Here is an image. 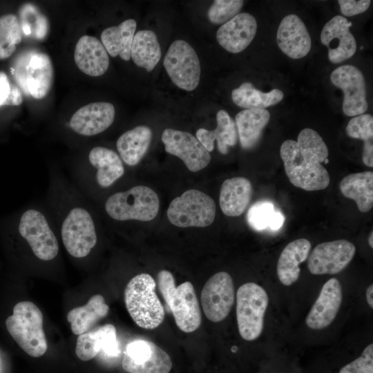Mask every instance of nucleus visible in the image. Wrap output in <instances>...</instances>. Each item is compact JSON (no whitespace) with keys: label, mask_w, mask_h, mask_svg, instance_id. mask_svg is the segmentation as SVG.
Returning <instances> with one entry per match:
<instances>
[{"label":"nucleus","mask_w":373,"mask_h":373,"mask_svg":"<svg viewBox=\"0 0 373 373\" xmlns=\"http://www.w3.org/2000/svg\"><path fill=\"white\" fill-rule=\"evenodd\" d=\"M90 202L59 169H49L44 204L66 251L75 259L87 258L98 242V222Z\"/></svg>","instance_id":"1"},{"label":"nucleus","mask_w":373,"mask_h":373,"mask_svg":"<svg viewBox=\"0 0 373 373\" xmlns=\"http://www.w3.org/2000/svg\"><path fill=\"white\" fill-rule=\"evenodd\" d=\"M280 155L290 182L307 191L326 189L330 177L322 163L327 159V146L321 135L309 128L303 129L297 140H287L280 146Z\"/></svg>","instance_id":"2"},{"label":"nucleus","mask_w":373,"mask_h":373,"mask_svg":"<svg viewBox=\"0 0 373 373\" xmlns=\"http://www.w3.org/2000/svg\"><path fill=\"white\" fill-rule=\"evenodd\" d=\"M70 169L71 182L90 201L125 175L124 163L115 151L96 146Z\"/></svg>","instance_id":"3"},{"label":"nucleus","mask_w":373,"mask_h":373,"mask_svg":"<svg viewBox=\"0 0 373 373\" xmlns=\"http://www.w3.org/2000/svg\"><path fill=\"white\" fill-rule=\"evenodd\" d=\"M159 207L157 193L142 185L115 192L103 202L105 213L117 222L150 221L157 215Z\"/></svg>","instance_id":"4"},{"label":"nucleus","mask_w":373,"mask_h":373,"mask_svg":"<svg viewBox=\"0 0 373 373\" xmlns=\"http://www.w3.org/2000/svg\"><path fill=\"white\" fill-rule=\"evenodd\" d=\"M124 301L128 312L140 327L153 329L164 321V309L155 293V282L148 274L132 278L125 288Z\"/></svg>","instance_id":"5"},{"label":"nucleus","mask_w":373,"mask_h":373,"mask_svg":"<svg viewBox=\"0 0 373 373\" xmlns=\"http://www.w3.org/2000/svg\"><path fill=\"white\" fill-rule=\"evenodd\" d=\"M157 283L178 328L186 333L196 330L202 317L193 285L186 281L176 287L173 274L167 270L158 273Z\"/></svg>","instance_id":"6"},{"label":"nucleus","mask_w":373,"mask_h":373,"mask_svg":"<svg viewBox=\"0 0 373 373\" xmlns=\"http://www.w3.org/2000/svg\"><path fill=\"white\" fill-rule=\"evenodd\" d=\"M6 328L18 345L29 356L40 357L48 348L43 329V314L30 301H21L6 321Z\"/></svg>","instance_id":"7"},{"label":"nucleus","mask_w":373,"mask_h":373,"mask_svg":"<svg viewBox=\"0 0 373 373\" xmlns=\"http://www.w3.org/2000/svg\"><path fill=\"white\" fill-rule=\"evenodd\" d=\"M11 70L27 95L41 99L49 93L53 83V67L47 54L33 50L26 52Z\"/></svg>","instance_id":"8"},{"label":"nucleus","mask_w":373,"mask_h":373,"mask_svg":"<svg viewBox=\"0 0 373 373\" xmlns=\"http://www.w3.org/2000/svg\"><path fill=\"white\" fill-rule=\"evenodd\" d=\"M269 296L254 283L241 285L236 293V318L240 336L246 341L258 338L263 329Z\"/></svg>","instance_id":"9"},{"label":"nucleus","mask_w":373,"mask_h":373,"mask_svg":"<svg viewBox=\"0 0 373 373\" xmlns=\"http://www.w3.org/2000/svg\"><path fill=\"white\" fill-rule=\"evenodd\" d=\"M213 200L206 193L190 189L173 199L167 210L169 220L179 227H205L216 217Z\"/></svg>","instance_id":"10"},{"label":"nucleus","mask_w":373,"mask_h":373,"mask_svg":"<svg viewBox=\"0 0 373 373\" xmlns=\"http://www.w3.org/2000/svg\"><path fill=\"white\" fill-rule=\"evenodd\" d=\"M163 62L169 77L178 88L192 91L198 86L201 73L200 61L189 43L181 39L174 41Z\"/></svg>","instance_id":"11"},{"label":"nucleus","mask_w":373,"mask_h":373,"mask_svg":"<svg viewBox=\"0 0 373 373\" xmlns=\"http://www.w3.org/2000/svg\"><path fill=\"white\" fill-rule=\"evenodd\" d=\"M122 367L130 373H169L172 361L169 354L155 343L137 339L126 345Z\"/></svg>","instance_id":"12"},{"label":"nucleus","mask_w":373,"mask_h":373,"mask_svg":"<svg viewBox=\"0 0 373 373\" xmlns=\"http://www.w3.org/2000/svg\"><path fill=\"white\" fill-rule=\"evenodd\" d=\"M200 300L204 315L210 321L224 320L235 300L234 285L230 274L220 271L213 275L204 285Z\"/></svg>","instance_id":"13"},{"label":"nucleus","mask_w":373,"mask_h":373,"mask_svg":"<svg viewBox=\"0 0 373 373\" xmlns=\"http://www.w3.org/2000/svg\"><path fill=\"white\" fill-rule=\"evenodd\" d=\"M331 82L344 93L343 112L349 117L363 114L368 108L366 86L361 71L352 65H343L332 71Z\"/></svg>","instance_id":"14"},{"label":"nucleus","mask_w":373,"mask_h":373,"mask_svg":"<svg viewBox=\"0 0 373 373\" xmlns=\"http://www.w3.org/2000/svg\"><path fill=\"white\" fill-rule=\"evenodd\" d=\"M355 251L354 244L343 239L320 243L308 256V269L314 275L336 274L348 265Z\"/></svg>","instance_id":"15"},{"label":"nucleus","mask_w":373,"mask_h":373,"mask_svg":"<svg viewBox=\"0 0 373 373\" xmlns=\"http://www.w3.org/2000/svg\"><path fill=\"white\" fill-rule=\"evenodd\" d=\"M165 151L180 158L192 172L205 168L211 161V155L196 137L182 131L166 128L162 134Z\"/></svg>","instance_id":"16"},{"label":"nucleus","mask_w":373,"mask_h":373,"mask_svg":"<svg viewBox=\"0 0 373 373\" xmlns=\"http://www.w3.org/2000/svg\"><path fill=\"white\" fill-rule=\"evenodd\" d=\"M352 23L341 16L336 15L324 26L321 41L328 48V57L334 64L352 57L356 50V42L350 31Z\"/></svg>","instance_id":"17"},{"label":"nucleus","mask_w":373,"mask_h":373,"mask_svg":"<svg viewBox=\"0 0 373 373\" xmlns=\"http://www.w3.org/2000/svg\"><path fill=\"white\" fill-rule=\"evenodd\" d=\"M115 115V110L111 103L93 102L79 108L70 117L68 126L79 135L92 137L108 128Z\"/></svg>","instance_id":"18"},{"label":"nucleus","mask_w":373,"mask_h":373,"mask_svg":"<svg viewBox=\"0 0 373 373\" xmlns=\"http://www.w3.org/2000/svg\"><path fill=\"white\" fill-rule=\"evenodd\" d=\"M343 300L342 287L336 278L328 280L306 317L307 325L312 329L329 326L335 319Z\"/></svg>","instance_id":"19"},{"label":"nucleus","mask_w":373,"mask_h":373,"mask_svg":"<svg viewBox=\"0 0 373 373\" xmlns=\"http://www.w3.org/2000/svg\"><path fill=\"white\" fill-rule=\"evenodd\" d=\"M99 352L108 357H116L120 354L116 329L111 324L92 329L77 338L75 353L80 360H91Z\"/></svg>","instance_id":"20"},{"label":"nucleus","mask_w":373,"mask_h":373,"mask_svg":"<svg viewBox=\"0 0 373 373\" xmlns=\"http://www.w3.org/2000/svg\"><path fill=\"white\" fill-rule=\"evenodd\" d=\"M277 44L281 51L291 59H300L310 51L312 41L302 19L294 14L285 16L276 33Z\"/></svg>","instance_id":"21"},{"label":"nucleus","mask_w":373,"mask_h":373,"mask_svg":"<svg viewBox=\"0 0 373 373\" xmlns=\"http://www.w3.org/2000/svg\"><path fill=\"white\" fill-rule=\"evenodd\" d=\"M257 30L255 17L249 13H238L222 24L216 32L218 44L231 53L243 51L254 39Z\"/></svg>","instance_id":"22"},{"label":"nucleus","mask_w":373,"mask_h":373,"mask_svg":"<svg viewBox=\"0 0 373 373\" xmlns=\"http://www.w3.org/2000/svg\"><path fill=\"white\" fill-rule=\"evenodd\" d=\"M74 59L78 68L91 77L104 75L109 66L108 52L96 37L84 35L75 48Z\"/></svg>","instance_id":"23"},{"label":"nucleus","mask_w":373,"mask_h":373,"mask_svg":"<svg viewBox=\"0 0 373 373\" xmlns=\"http://www.w3.org/2000/svg\"><path fill=\"white\" fill-rule=\"evenodd\" d=\"M253 193L251 182L244 177L225 180L220 188L219 202L227 216H240L249 205Z\"/></svg>","instance_id":"24"},{"label":"nucleus","mask_w":373,"mask_h":373,"mask_svg":"<svg viewBox=\"0 0 373 373\" xmlns=\"http://www.w3.org/2000/svg\"><path fill=\"white\" fill-rule=\"evenodd\" d=\"M310 242L300 238L290 242L282 251L277 263L276 271L280 282L289 286L297 281L300 269L299 265L308 258Z\"/></svg>","instance_id":"25"},{"label":"nucleus","mask_w":373,"mask_h":373,"mask_svg":"<svg viewBox=\"0 0 373 373\" xmlns=\"http://www.w3.org/2000/svg\"><path fill=\"white\" fill-rule=\"evenodd\" d=\"M217 127L213 131L199 128L196 137L208 152L214 149V141L217 140L218 149L222 154H227L229 148L236 144L238 132L234 120L224 110L216 114Z\"/></svg>","instance_id":"26"},{"label":"nucleus","mask_w":373,"mask_h":373,"mask_svg":"<svg viewBox=\"0 0 373 373\" xmlns=\"http://www.w3.org/2000/svg\"><path fill=\"white\" fill-rule=\"evenodd\" d=\"M151 129L140 125L122 133L117 140L116 147L123 162L134 166L139 164L150 146Z\"/></svg>","instance_id":"27"},{"label":"nucleus","mask_w":373,"mask_h":373,"mask_svg":"<svg viewBox=\"0 0 373 373\" xmlns=\"http://www.w3.org/2000/svg\"><path fill=\"white\" fill-rule=\"evenodd\" d=\"M270 119L265 109H245L236 115V126L242 149L249 150L258 143L264 128Z\"/></svg>","instance_id":"28"},{"label":"nucleus","mask_w":373,"mask_h":373,"mask_svg":"<svg viewBox=\"0 0 373 373\" xmlns=\"http://www.w3.org/2000/svg\"><path fill=\"white\" fill-rule=\"evenodd\" d=\"M342 194L354 200L358 210L366 213L373 207V172L370 171L351 173L339 184Z\"/></svg>","instance_id":"29"},{"label":"nucleus","mask_w":373,"mask_h":373,"mask_svg":"<svg viewBox=\"0 0 373 373\" xmlns=\"http://www.w3.org/2000/svg\"><path fill=\"white\" fill-rule=\"evenodd\" d=\"M109 307L104 297L95 294L83 306L73 308L67 314L73 334L80 335L91 330L94 325L107 316Z\"/></svg>","instance_id":"30"},{"label":"nucleus","mask_w":373,"mask_h":373,"mask_svg":"<svg viewBox=\"0 0 373 373\" xmlns=\"http://www.w3.org/2000/svg\"><path fill=\"white\" fill-rule=\"evenodd\" d=\"M137 23L128 19L118 26L104 30L101 34V42L111 57L119 56L124 61L131 59V50Z\"/></svg>","instance_id":"31"},{"label":"nucleus","mask_w":373,"mask_h":373,"mask_svg":"<svg viewBox=\"0 0 373 373\" xmlns=\"http://www.w3.org/2000/svg\"><path fill=\"white\" fill-rule=\"evenodd\" d=\"M161 55L157 37L153 31L143 30L135 34L131 58L135 65L151 72L159 62Z\"/></svg>","instance_id":"32"},{"label":"nucleus","mask_w":373,"mask_h":373,"mask_svg":"<svg viewBox=\"0 0 373 373\" xmlns=\"http://www.w3.org/2000/svg\"><path fill=\"white\" fill-rule=\"evenodd\" d=\"M282 90L275 88L263 93L255 88L250 82H245L231 91V99L235 104L245 109H265L278 104L283 99Z\"/></svg>","instance_id":"33"},{"label":"nucleus","mask_w":373,"mask_h":373,"mask_svg":"<svg viewBox=\"0 0 373 373\" xmlns=\"http://www.w3.org/2000/svg\"><path fill=\"white\" fill-rule=\"evenodd\" d=\"M19 12L22 34L34 39L44 40L49 30L47 17L32 3L23 4Z\"/></svg>","instance_id":"34"},{"label":"nucleus","mask_w":373,"mask_h":373,"mask_svg":"<svg viewBox=\"0 0 373 373\" xmlns=\"http://www.w3.org/2000/svg\"><path fill=\"white\" fill-rule=\"evenodd\" d=\"M22 39L18 18L12 14L0 17V60L10 57Z\"/></svg>","instance_id":"35"},{"label":"nucleus","mask_w":373,"mask_h":373,"mask_svg":"<svg viewBox=\"0 0 373 373\" xmlns=\"http://www.w3.org/2000/svg\"><path fill=\"white\" fill-rule=\"evenodd\" d=\"M243 3L242 0H215L208 10V19L213 23L224 24L239 13Z\"/></svg>","instance_id":"36"},{"label":"nucleus","mask_w":373,"mask_h":373,"mask_svg":"<svg viewBox=\"0 0 373 373\" xmlns=\"http://www.w3.org/2000/svg\"><path fill=\"white\" fill-rule=\"evenodd\" d=\"M275 211L274 206L271 202H256L248 210L247 222L256 231H262L269 227Z\"/></svg>","instance_id":"37"},{"label":"nucleus","mask_w":373,"mask_h":373,"mask_svg":"<svg viewBox=\"0 0 373 373\" xmlns=\"http://www.w3.org/2000/svg\"><path fill=\"white\" fill-rule=\"evenodd\" d=\"M346 133L352 138L361 140L364 144L373 143V117L362 114L354 117L346 126Z\"/></svg>","instance_id":"38"},{"label":"nucleus","mask_w":373,"mask_h":373,"mask_svg":"<svg viewBox=\"0 0 373 373\" xmlns=\"http://www.w3.org/2000/svg\"><path fill=\"white\" fill-rule=\"evenodd\" d=\"M23 97L19 88L10 82L7 75L0 71V107L3 106H19Z\"/></svg>","instance_id":"39"},{"label":"nucleus","mask_w":373,"mask_h":373,"mask_svg":"<svg viewBox=\"0 0 373 373\" xmlns=\"http://www.w3.org/2000/svg\"><path fill=\"white\" fill-rule=\"evenodd\" d=\"M338 373H373V344L368 345L359 357L343 366Z\"/></svg>","instance_id":"40"},{"label":"nucleus","mask_w":373,"mask_h":373,"mask_svg":"<svg viewBox=\"0 0 373 373\" xmlns=\"http://www.w3.org/2000/svg\"><path fill=\"white\" fill-rule=\"evenodd\" d=\"M370 0H338L341 13L347 17H352L365 12L370 7Z\"/></svg>","instance_id":"41"},{"label":"nucleus","mask_w":373,"mask_h":373,"mask_svg":"<svg viewBox=\"0 0 373 373\" xmlns=\"http://www.w3.org/2000/svg\"><path fill=\"white\" fill-rule=\"evenodd\" d=\"M285 221L284 216L280 211H275L269 228L271 230H278L283 224Z\"/></svg>","instance_id":"42"},{"label":"nucleus","mask_w":373,"mask_h":373,"mask_svg":"<svg viewBox=\"0 0 373 373\" xmlns=\"http://www.w3.org/2000/svg\"><path fill=\"white\" fill-rule=\"evenodd\" d=\"M366 300L371 308H373V285L371 284L366 290Z\"/></svg>","instance_id":"43"},{"label":"nucleus","mask_w":373,"mask_h":373,"mask_svg":"<svg viewBox=\"0 0 373 373\" xmlns=\"http://www.w3.org/2000/svg\"><path fill=\"white\" fill-rule=\"evenodd\" d=\"M368 244L371 248H373V232L371 231L368 237Z\"/></svg>","instance_id":"44"},{"label":"nucleus","mask_w":373,"mask_h":373,"mask_svg":"<svg viewBox=\"0 0 373 373\" xmlns=\"http://www.w3.org/2000/svg\"><path fill=\"white\" fill-rule=\"evenodd\" d=\"M329 162L328 159L325 160V163H327Z\"/></svg>","instance_id":"45"}]
</instances>
